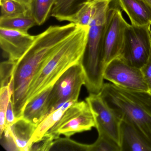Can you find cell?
Returning <instances> with one entry per match:
<instances>
[{
	"mask_svg": "<svg viewBox=\"0 0 151 151\" xmlns=\"http://www.w3.org/2000/svg\"><path fill=\"white\" fill-rule=\"evenodd\" d=\"M14 1H18V2H20V3H22V4H24V5H25V6H27L29 7L32 0H14Z\"/></svg>",
	"mask_w": 151,
	"mask_h": 151,
	"instance_id": "cell-31",
	"label": "cell"
},
{
	"mask_svg": "<svg viewBox=\"0 0 151 151\" xmlns=\"http://www.w3.org/2000/svg\"><path fill=\"white\" fill-rule=\"evenodd\" d=\"M121 151H151V145L131 124L122 121Z\"/></svg>",
	"mask_w": 151,
	"mask_h": 151,
	"instance_id": "cell-14",
	"label": "cell"
},
{
	"mask_svg": "<svg viewBox=\"0 0 151 151\" xmlns=\"http://www.w3.org/2000/svg\"><path fill=\"white\" fill-rule=\"evenodd\" d=\"M140 69L148 86L149 92L151 93V52L146 63Z\"/></svg>",
	"mask_w": 151,
	"mask_h": 151,
	"instance_id": "cell-29",
	"label": "cell"
},
{
	"mask_svg": "<svg viewBox=\"0 0 151 151\" xmlns=\"http://www.w3.org/2000/svg\"><path fill=\"white\" fill-rule=\"evenodd\" d=\"M104 78L123 89L149 92L141 69L131 66L120 57L106 66Z\"/></svg>",
	"mask_w": 151,
	"mask_h": 151,
	"instance_id": "cell-8",
	"label": "cell"
},
{
	"mask_svg": "<svg viewBox=\"0 0 151 151\" xmlns=\"http://www.w3.org/2000/svg\"><path fill=\"white\" fill-rule=\"evenodd\" d=\"M1 145L7 151H19L11 126L6 127L1 135Z\"/></svg>",
	"mask_w": 151,
	"mask_h": 151,
	"instance_id": "cell-27",
	"label": "cell"
},
{
	"mask_svg": "<svg viewBox=\"0 0 151 151\" xmlns=\"http://www.w3.org/2000/svg\"><path fill=\"white\" fill-rule=\"evenodd\" d=\"M93 127H95V119L88 104L81 113L59 129L55 137V139L60 137L61 135L70 137L76 133L91 130Z\"/></svg>",
	"mask_w": 151,
	"mask_h": 151,
	"instance_id": "cell-13",
	"label": "cell"
},
{
	"mask_svg": "<svg viewBox=\"0 0 151 151\" xmlns=\"http://www.w3.org/2000/svg\"><path fill=\"white\" fill-rule=\"evenodd\" d=\"M89 151H121L120 146L109 138L99 135L96 141L90 145Z\"/></svg>",
	"mask_w": 151,
	"mask_h": 151,
	"instance_id": "cell-26",
	"label": "cell"
},
{
	"mask_svg": "<svg viewBox=\"0 0 151 151\" xmlns=\"http://www.w3.org/2000/svg\"><path fill=\"white\" fill-rule=\"evenodd\" d=\"M94 116L99 135L109 138L120 147L122 120L106 104L99 94L90 93L86 99Z\"/></svg>",
	"mask_w": 151,
	"mask_h": 151,
	"instance_id": "cell-9",
	"label": "cell"
},
{
	"mask_svg": "<svg viewBox=\"0 0 151 151\" xmlns=\"http://www.w3.org/2000/svg\"><path fill=\"white\" fill-rule=\"evenodd\" d=\"M52 87L44 90L29 101L24 108L22 117L37 127L48 113Z\"/></svg>",
	"mask_w": 151,
	"mask_h": 151,
	"instance_id": "cell-12",
	"label": "cell"
},
{
	"mask_svg": "<svg viewBox=\"0 0 151 151\" xmlns=\"http://www.w3.org/2000/svg\"><path fill=\"white\" fill-rule=\"evenodd\" d=\"M36 36L0 28V45L9 60L17 62L30 48Z\"/></svg>",
	"mask_w": 151,
	"mask_h": 151,
	"instance_id": "cell-10",
	"label": "cell"
},
{
	"mask_svg": "<svg viewBox=\"0 0 151 151\" xmlns=\"http://www.w3.org/2000/svg\"><path fill=\"white\" fill-rule=\"evenodd\" d=\"M17 119L18 118H17L15 114L14 105H13V101L11 99L9 101L6 113L5 128L13 125L16 122Z\"/></svg>",
	"mask_w": 151,
	"mask_h": 151,
	"instance_id": "cell-30",
	"label": "cell"
},
{
	"mask_svg": "<svg viewBox=\"0 0 151 151\" xmlns=\"http://www.w3.org/2000/svg\"><path fill=\"white\" fill-rule=\"evenodd\" d=\"M147 2L149 3V5L151 6V0H145Z\"/></svg>",
	"mask_w": 151,
	"mask_h": 151,
	"instance_id": "cell-32",
	"label": "cell"
},
{
	"mask_svg": "<svg viewBox=\"0 0 151 151\" xmlns=\"http://www.w3.org/2000/svg\"><path fill=\"white\" fill-rule=\"evenodd\" d=\"M56 1L32 0L29 9L37 25H42L47 20Z\"/></svg>",
	"mask_w": 151,
	"mask_h": 151,
	"instance_id": "cell-19",
	"label": "cell"
},
{
	"mask_svg": "<svg viewBox=\"0 0 151 151\" xmlns=\"http://www.w3.org/2000/svg\"><path fill=\"white\" fill-rule=\"evenodd\" d=\"M36 25H37L36 21L32 16L29 11L23 15L0 18V28L24 33H28L29 29Z\"/></svg>",
	"mask_w": 151,
	"mask_h": 151,
	"instance_id": "cell-18",
	"label": "cell"
},
{
	"mask_svg": "<svg viewBox=\"0 0 151 151\" xmlns=\"http://www.w3.org/2000/svg\"><path fill=\"white\" fill-rule=\"evenodd\" d=\"M78 26L72 23L63 26H50L36 36L31 46L16 62L12 100L17 118L22 116L24 99L34 77L49 56L75 32Z\"/></svg>",
	"mask_w": 151,
	"mask_h": 151,
	"instance_id": "cell-1",
	"label": "cell"
},
{
	"mask_svg": "<svg viewBox=\"0 0 151 151\" xmlns=\"http://www.w3.org/2000/svg\"><path fill=\"white\" fill-rule=\"evenodd\" d=\"M11 128L19 151H29V142L37 126L21 117Z\"/></svg>",
	"mask_w": 151,
	"mask_h": 151,
	"instance_id": "cell-16",
	"label": "cell"
},
{
	"mask_svg": "<svg viewBox=\"0 0 151 151\" xmlns=\"http://www.w3.org/2000/svg\"><path fill=\"white\" fill-rule=\"evenodd\" d=\"M87 105L88 103L87 102H85L84 101L81 102L77 101L73 104L65 111L61 118L47 132L52 134L55 139V135L59 129L64 125L66 123L68 122L70 119L81 113Z\"/></svg>",
	"mask_w": 151,
	"mask_h": 151,
	"instance_id": "cell-23",
	"label": "cell"
},
{
	"mask_svg": "<svg viewBox=\"0 0 151 151\" xmlns=\"http://www.w3.org/2000/svg\"><path fill=\"white\" fill-rule=\"evenodd\" d=\"M94 11L93 0L85 3L75 14L70 17L66 21L78 26H89Z\"/></svg>",
	"mask_w": 151,
	"mask_h": 151,
	"instance_id": "cell-20",
	"label": "cell"
},
{
	"mask_svg": "<svg viewBox=\"0 0 151 151\" xmlns=\"http://www.w3.org/2000/svg\"><path fill=\"white\" fill-rule=\"evenodd\" d=\"M129 17L132 25L151 24V6L145 0H116Z\"/></svg>",
	"mask_w": 151,
	"mask_h": 151,
	"instance_id": "cell-11",
	"label": "cell"
},
{
	"mask_svg": "<svg viewBox=\"0 0 151 151\" xmlns=\"http://www.w3.org/2000/svg\"><path fill=\"white\" fill-rule=\"evenodd\" d=\"M1 17H12L23 15L29 11V7L14 0H1Z\"/></svg>",
	"mask_w": 151,
	"mask_h": 151,
	"instance_id": "cell-21",
	"label": "cell"
},
{
	"mask_svg": "<svg viewBox=\"0 0 151 151\" xmlns=\"http://www.w3.org/2000/svg\"><path fill=\"white\" fill-rule=\"evenodd\" d=\"M84 84V74L81 63L71 66L52 87L47 116L68 101L77 102L81 87Z\"/></svg>",
	"mask_w": 151,
	"mask_h": 151,
	"instance_id": "cell-6",
	"label": "cell"
},
{
	"mask_svg": "<svg viewBox=\"0 0 151 151\" xmlns=\"http://www.w3.org/2000/svg\"><path fill=\"white\" fill-rule=\"evenodd\" d=\"M55 139L52 134L47 132L41 139L32 144L29 151H49Z\"/></svg>",
	"mask_w": 151,
	"mask_h": 151,
	"instance_id": "cell-28",
	"label": "cell"
},
{
	"mask_svg": "<svg viewBox=\"0 0 151 151\" xmlns=\"http://www.w3.org/2000/svg\"><path fill=\"white\" fill-rule=\"evenodd\" d=\"M89 148L90 145L81 144L66 137L55 139L49 151H89Z\"/></svg>",
	"mask_w": 151,
	"mask_h": 151,
	"instance_id": "cell-22",
	"label": "cell"
},
{
	"mask_svg": "<svg viewBox=\"0 0 151 151\" xmlns=\"http://www.w3.org/2000/svg\"><path fill=\"white\" fill-rule=\"evenodd\" d=\"M12 95L9 86L1 87L0 91V134H2L5 129L6 113Z\"/></svg>",
	"mask_w": 151,
	"mask_h": 151,
	"instance_id": "cell-25",
	"label": "cell"
},
{
	"mask_svg": "<svg viewBox=\"0 0 151 151\" xmlns=\"http://www.w3.org/2000/svg\"><path fill=\"white\" fill-rule=\"evenodd\" d=\"M129 24L117 7L110 4L108 12L102 40V55L105 67L120 56L124 40V32Z\"/></svg>",
	"mask_w": 151,
	"mask_h": 151,
	"instance_id": "cell-7",
	"label": "cell"
},
{
	"mask_svg": "<svg viewBox=\"0 0 151 151\" xmlns=\"http://www.w3.org/2000/svg\"><path fill=\"white\" fill-rule=\"evenodd\" d=\"M16 64V62L9 60L1 63V87L9 86V90L14 91V75Z\"/></svg>",
	"mask_w": 151,
	"mask_h": 151,
	"instance_id": "cell-24",
	"label": "cell"
},
{
	"mask_svg": "<svg viewBox=\"0 0 151 151\" xmlns=\"http://www.w3.org/2000/svg\"><path fill=\"white\" fill-rule=\"evenodd\" d=\"M151 24H129L124 32L122 52L119 57L131 66L141 68L151 52Z\"/></svg>",
	"mask_w": 151,
	"mask_h": 151,
	"instance_id": "cell-5",
	"label": "cell"
},
{
	"mask_svg": "<svg viewBox=\"0 0 151 151\" xmlns=\"http://www.w3.org/2000/svg\"><path fill=\"white\" fill-rule=\"evenodd\" d=\"M112 1L93 0L94 13L89 25L87 46L81 62L84 74V85L90 93L98 94L104 85L105 66L102 55V37Z\"/></svg>",
	"mask_w": 151,
	"mask_h": 151,
	"instance_id": "cell-4",
	"label": "cell"
},
{
	"mask_svg": "<svg viewBox=\"0 0 151 151\" xmlns=\"http://www.w3.org/2000/svg\"><path fill=\"white\" fill-rule=\"evenodd\" d=\"M92 0H57L51 15L60 22L66 21L86 2Z\"/></svg>",
	"mask_w": 151,
	"mask_h": 151,
	"instance_id": "cell-17",
	"label": "cell"
},
{
	"mask_svg": "<svg viewBox=\"0 0 151 151\" xmlns=\"http://www.w3.org/2000/svg\"><path fill=\"white\" fill-rule=\"evenodd\" d=\"M88 32L89 26H78L49 56L31 83L24 108L34 97L52 87L71 66L82 62L87 46Z\"/></svg>",
	"mask_w": 151,
	"mask_h": 151,
	"instance_id": "cell-2",
	"label": "cell"
},
{
	"mask_svg": "<svg viewBox=\"0 0 151 151\" xmlns=\"http://www.w3.org/2000/svg\"><path fill=\"white\" fill-rule=\"evenodd\" d=\"M122 121L134 126L151 145V93L126 90L104 83L99 93Z\"/></svg>",
	"mask_w": 151,
	"mask_h": 151,
	"instance_id": "cell-3",
	"label": "cell"
},
{
	"mask_svg": "<svg viewBox=\"0 0 151 151\" xmlns=\"http://www.w3.org/2000/svg\"><path fill=\"white\" fill-rule=\"evenodd\" d=\"M76 102L68 101L60 108L47 115L37 125L29 142V150L32 143L41 139L61 118L65 111Z\"/></svg>",
	"mask_w": 151,
	"mask_h": 151,
	"instance_id": "cell-15",
	"label": "cell"
}]
</instances>
